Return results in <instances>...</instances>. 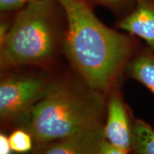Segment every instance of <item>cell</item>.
Here are the masks:
<instances>
[{
	"label": "cell",
	"instance_id": "8fae6325",
	"mask_svg": "<svg viewBox=\"0 0 154 154\" xmlns=\"http://www.w3.org/2000/svg\"><path fill=\"white\" fill-rule=\"evenodd\" d=\"M93 1L106 6L111 9L112 11L122 12L123 13L122 17L132 10L136 2V0H93Z\"/></svg>",
	"mask_w": 154,
	"mask_h": 154
},
{
	"label": "cell",
	"instance_id": "52a82bcc",
	"mask_svg": "<svg viewBox=\"0 0 154 154\" xmlns=\"http://www.w3.org/2000/svg\"><path fill=\"white\" fill-rule=\"evenodd\" d=\"M116 28L141 39L154 51V0H136L131 11L116 22Z\"/></svg>",
	"mask_w": 154,
	"mask_h": 154
},
{
	"label": "cell",
	"instance_id": "7a4b0ae2",
	"mask_svg": "<svg viewBox=\"0 0 154 154\" xmlns=\"http://www.w3.org/2000/svg\"><path fill=\"white\" fill-rule=\"evenodd\" d=\"M106 101L107 95L90 87L70 67L60 68L20 128L32 134L35 144L68 137L104 126Z\"/></svg>",
	"mask_w": 154,
	"mask_h": 154
},
{
	"label": "cell",
	"instance_id": "7c38bea8",
	"mask_svg": "<svg viewBox=\"0 0 154 154\" xmlns=\"http://www.w3.org/2000/svg\"><path fill=\"white\" fill-rule=\"evenodd\" d=\"M36 0H0L1 14H11Z\"/></svg>",
	"mask_w": 154,
	"mask_h": 154
},
{
	"label": "cell",
	"instance_id": "6da1fadb",
	"mask_svg": "<svg viewBox=\"0 0 154 154\" xmlns=\"http://www.w3.org/2000/svg\"><path fill=\"white\" fill-rule=\"evenodd\" d=\"M66 19L64 57L90 87L105 94L122 84L140 39L101 22L86 0H58Z\"/></svg>",
	"mask_w": 154,
	"mask_h": 154
},
{
	"label": "cell",
	"instance_id": "3957f363",
	"mask_svg": "<svg viewBox=\"0 0 154 154\" xmlns=\"http://www.w3.org/2000/svg\"><path fill=\"white\" fill-rule=\"evenodd\" d=\"M66 19L58 0H36L11 13L0 38V70L16 67L61 68Z\"/></svg>",
	"mask_w": 154,
	"mask_h": 154
},
{
	"label": "cell",
	"instance_id": "ba28073f",
	"mask_svg": "<svg viewBox=\"0 0 154 154\" xmlns=\"http://www.w3.org/2000/svg\"><path fill=\"white\" fill-rule=\"evenodd\" d=\"M124 77L143 85L154 96V51L141 44L128 62Z\"/></svg>",
	"mask_w": 154,
	"mask_h": 154
},
{
	"label": "cell",
	"instance_id": "9c48e42d",
	"mask_svg": "<svg viewBox=\"0 0 154 154\" xmlns=\"http://www.w3.org/2000/svg\"><path fill=\"white\" fill-rule=\"evenodd\" d=\"M131 153L154 154V128L142 119L134 122Z\"/></svg>",
	"mask_w": 154,
	"mask_h": 154
},
{
	"label": "cell",
	"instance_id": "5bb4252c",
	"mask_svg": "<svg viewBox=\"0 0 154 154\" xmlns=\"http://www.w3.org/2000/svg\"><path fill=\"white\" fill-rule=\"evenodd\" d=\"M99 154H129L122 151L120 148L116 147L115 146H113L112 144L108 142L106 140L103 142L102 147L100 150V153Z\"/></svg>",
	"mask_w": 154,
	"mask_h": 154
},
{
	"label": "cell",
	"instance_id": "8992f818",
	"mask_svg": "<svg viewBox=\"0 0 154 154\" xmlns=\"http://www.w3.org/2000/svg\"><path fill=\"white\" fill-rule=\"evenodd\" d=\"M104 126L34 145L32 154H99L105 141Z\"/></svg>",
	"mask_w": 154,
	"mask_h": 154
},
{
	"label": "cell",
	"instance_id": "30bf717a",
	"mask_svg": "<svg viewBox=\"0 0 154 154\" xmlns=\"http://www.w3.org/2000/svg\"><path fill=\"white\" fill-rule=\"evenodd\" d=\"M9 139L14 153L25 154L33 152L34 140L27 129L23 128H14L10 133Z\"/></svg>",
	"mask_w": 154,
	"mask_h": 154
},
{
	"label": "cell",
	"instance_id": "277c9868",
	"mask_svg": "<svg viewBox=\"0 0 154 154\" xmlns=\"http://www.w3.org/2000/svg\"><path fill=\"white\" fill-rule=\"evenodd\" d=\"M58 69L16 67L0 70L2 131H11L22 126L33 107L48 92Z\"/></svg>",
	"mask_w": 154,
	"mask_h": 154
},
{
	"label": "cell",
	"instance_id": "4fadbf2b",
	"mask_svg": "<svg viewBox=\"0 0 154 154\" xmlns=\"http://www.w3.org/2000/svg\"><path fill=\"white\" fill-rule=\"evenodd\" d=\"M14 152L11 148L9 135L5 132L0 133V154H13Z\"/></svg>",
	"mask_w": 154,
	"mask_h": 154
},
{
	"label": "cell",
	"instance_id": "5b68a950",
	"mask_svg": "<svg viewBox=\"0 0 154 154\" xmlns=\"http://www.w3.org/2000/svg\"><path fill=\"white\" fill-rule=\"evenodd\" d=\"M134 120L131 110L124 100L121 84L116 85L107 94L104 123L105 140L122 151L131 153Z\"/></svg>",
	"mask_w": 154,
	"mask_h": 154
}]
</instances>
